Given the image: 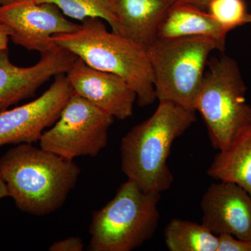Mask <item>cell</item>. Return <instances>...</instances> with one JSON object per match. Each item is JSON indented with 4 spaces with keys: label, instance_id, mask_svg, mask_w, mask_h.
<instances>
[{
    "label": "cell",
    "instance_id": "1",
    "mask_svg": "<svg viewBox=\"0 0 251 251\" xmlns=\"http://www.w3.org/2000/svg\"><path fill=\"white\" fill-rule=\"evenodd\" d=\"M80 168L74 160L18 144L0 158V175L20 210L46 216L62 207L76 185Z\"/></svg>",
    "mask_w": 251,
    "mask_h": 251
},
{
    "label": "cell",
    "instance_id": "2",
    "mask_svg": "<svg viewBox=\"0 0 251 251\" xmlns=\"http://www.w3.org/2000/svg\"><path fill=\"white\" fill-rule=\"evenodd\" d=\"M196 111L170 101H159L148 120L133 126L122 138V172L147 192L161 193L174 176L168 157L175 140L196 122Z\"/></svg>",
    "mask_w": 251,
    "mask_h": 251
},
{
    "label": "cell",
    "instance_id": "3",
    "mask_svg": "<svg viewBox=\"0 0 251 251\" xmlns=\"http://www.w3.org/2000/svg\"><path fill=\"white\" fill-rule=\"evenodd\" d=\"M52 40L94 69L122 77L137 95L141 107L156 99L153 74L146 49L108 31L102 19L87 18L78 29L56 34Z\"/></svg>",
    "mask_w": 251,
    "mask_h": 251
},
{
    "label": "cell",
    "instance_id": "4",
    "mask_svg": "<svg viewBox=\"0 0 251 251\" xmlns=\"http://www.w3.org/2000/svg\"><path fill=\"white\" fill-rule=\"evenodd\" d=\"M194 109L207 127L211 145L227 150L251 131V106L237 62L229 56L209 59Z\"/></svg>",
    "mask_w": 251,
    "mask_h": 251
},
{
    "label": "cell",
    "instance_id": "5",
    "mask_svg": "<svg viewBox=\"0 0 251 251\" xmlns=\"http://www.w3.org/2000/svg\"><path fill=\"white\" fill-rule=\"evenodd\" d=\"M161 193L147 192L127 180L113 199L94 212L90 251H130L152 238L160 220Z\"/></svg>",
    "mask_w": 251,
    "mask_h": 251
},
{
    "label": "cell",
    "instance_id": "6",
    "mask_svg": "<svg viewBox=\"0 0 251 251\" xmlns=\"http://www.w3.org/2000/svg\"><path fill=\"white\" fill-rule=\"evenodd\" d=\"M146 50L156 99L195 110L209 57L219 50L216 43L202 36L157 39Z\"/></svg>",
    "mask_w": 251,
    "mask_h": 251
},
{
    "label": "cell",
    "instance_id": "7",
    "mask_svg": "<svg viewBox=\"0 0 251 251\" xmlns=\"http://www.w3.org/2000/svg\"><path fill=\"white\" fill-rule=\"evenodd\" d=\"M115 118L73 92L58 120L39 140V147L69 160L95 157L108 144Z\"/></svg>",
    "mask_w": 251,
    "mask_h": 251
},
{
    "label": "cell",
    "instance_id": "8",
    "mask_svg": "<svg viewBox=\"0 0 251 251\" xmlns=\"http://www.w3.org/2000/svg\"><path fill=\"white\" fill-rule=\"evenodd\" d=\"M0 22L8 28L15 44L41 54L57 46L52 36L80 27L68 20L56 5L29 0L0 5Z\"/></svg>",
    "mask_w": 251,
    "mask_h": 251
},
{
    "label": "cell",
    "instance_id": "9",
    "mask_svg": "<svg viewBox=\"0 0 251 251\" xmlns=\"http://www.w3.org/2000/svg\"><path fill=\"white\" fill-rule=\"evenodd\" d=\"M73 92L67 75L60 74L39 98L0 112V147L39 141L46 128L58 120Z\"/></svg>",
    "mask_w": 251,
    "mask_h": 251
},
{
    "label": "cell",
    "instance_id": "10",
    "mask_svg": "<svg viewBox=\"0 0 251 251\" xmlns=\"http://www.w3.org/2000/svg\"><path fill=\"white\" fill-rule=\"evenodd\" d=\"M73 90L115 119L132 116L137 95L122 77L94 69L77 57L66 74Z\"/></svg>",
    "mask_w": 251,
    "mask_h": 251
},
{
    "label": "cell",
    "instance_id": "11",
    "mask_svg": "<svg viewBox=\"0 0 251 251\" xmlns=\"http://www.w3.org/2000/svg\"><path fill=\"white\" fill-rule=\"evenodd\" d=\"M201 206L202 224L213 234L251 239V196L244 188L226 181L213 183Z\"/></svg>",
    "mask_w": 251,
    "mask_h": 251
},
{
    "label": "cell",
    "instance_id": "12",
    "mask_svg": "<svg viewBox=\"0 0 251 251\" xmlns=\"http://www.w3.org/2000/svg\"><path fill=\"white\" fill-rule=\"evenodd\" d=\"M69 67V59L60 50L43 52L39 62L27 67L14 65L8 49L0 50V112L34 95L41 86L65 74Z\"/></svg>",
    "mask_w": 251,
    "mask_h": 251
},
{
    "label": "cell",
    "instance_id": "13",
    "mask_svg": "<svg viewBox=\"0 0 251 251\" xmlns=\"http://www.w3.org/2000/svg\"><path fill=\"white\" fill-rule=\"evenodd\" d=\"M174 0H115L120 34L146 49L158 39L161 23Z\"/></svg>",
    "mask_w": 251,
    "mask_h": 251
},
{
    "label": "cell",
    "instance_id": "14",
    "mask_svg": "<svg viewBox=\"0 0 251 251\" xmlns=\"http://www.w3.org/2000/svg\"><path fill=\"white\" fill-rule=\"evenodd\" d=\"M228 32L204 9L187 3L174 2L161 23L158 39L202 36L214 41L223 52Z\"/></svg>",
    "mask_w": 251,
    "mask_h": 251
},
{
    "label": "cell",
    "instance_id": "15",
    "mask_svg": "<svg viewBox=\"0 0 251 251\" xmlns=\"http://www.w3.org/2000/svg\"><path fill=\"white\" fill-rule=\"evenodd\" d=\"M206 173L216 181L237 184L251 196V131L219 151Z\"/></svg>",
    "mask_w": 251,
    "mask_h": 251
},
{
    "label": "cell",
    "instance_id": "16",
    "mask_svg": "<svg viewBox=\"0 0 251 251\" xmlns=\"http://www.w3.org/2000/svg\"><path fill=\"white\" fill-rule=\"evenodd\" d=\"M165 242L171 251H218L219 236L202 224L172 219L164 230Z\"/></svg>",
    "mask_w": 251,
    "mask_h": 251
},
{
    "label": "cell",
    "instance_id": "17",
    "mask_svg": "<svg viewBox=\"0 0 251 251\" xmlns=\"http://www.w3.org/2000/svg\"><path fill=\"white\" fill-rule=\"evenodd\" d=\"M36 3H51L73 19L81 22L98 18L109 24L113 32L120 34V23L115 12V0H29Z\"/></svg>",
    "mask_w": 251,
    "mask_h": 251
},
{
    "label": "cell",
    "instance_id": "18",
    "mask_svg": "<svg viewBox=\"0 0 251 251\" xmlns=\"http://www.w3.org/2000/svg\"><path fill=\"white\" fill-rule=\"evenodd\" d=\"M206 9L228 31L251 23V14L244 0H210Z\"/></svg>",
    "mask_w": 251,
    "mask_h": 251
},
{
    "label": "cell",
    "instance_id": "19",
    "mask_svg": "<svg viewBox=\"0 0 251 251\" xmlns=\"http://www.w3.org/2000/svg\"><path fill=\"white\" fill-rule=\"evenodd\" d=\"M218 251H251V239H239L230 234H221Z\"/></svg>",
    "mask_w": 251,
    "mask_h": 251
},
{
    "label": "cell",
    "instance_id": "20",
    "mask_svg": "<svg viewBox=\"0 0 251 251\" xmlns=\"http://www.w3.org/2000/svg\"><path fill=\"white\" fill-rule=\"evenodd\" d=\"M50 251H82L84 244L80 237H70L54 242L49 247Z\"/></svg>",
    "mask_w": 251,
    "mask_h": 251
},
{
    "label": "cell",
    "instance_id": "21",
    "mask_svg": "<svg viewBox=\"0 0 251 251\" xmlns=\"http://www.w3.org/2000/svg\"><path fill=\"white\" fill-rule=\"evenodd\" d=\"M10 32L8 28L0 22V50L8 49Z\"/></svg>",
    "mask_w": 251,
    "mask_h": 251
},
{
    "label": "cell",
    "instance_id": "22",
    "mask_svg": "<svg viewBox=\"0 0 251 251\" xmlns=\"http://www.w3.org/2000/svg\"><path fill=\"white\" fill-rule=\"evenodd\" d=\"M175 2L187 3V4L194 5L202 9H206L208 3L210 0H174Z\"/></svg>",
    "mask_w": 251,
    "mask_h": 251
},
{
    "label": "cell",
    "instance_id": "23",
    "mask_svg": "<svg viewBox=\"0 0 251 251\" xmlns=\"http://www.w3.org/2000/svg\"><path fill=\"white\" fill-rule=\"evenodd\" d=\"M6 197H10L9 190L4 179L0 175V200Z\"/></svg>",
    "mask_w": 251,
    "mask_h": 251
},
{
    "label": "cell",
    "instance_id": "24",
    "mask_svg": "<svg viewBox=\"0 0 251 251\" xmlns=\"http://www.w3.org/2000/svg\"><path fill=\"white\" fill-rule=\"evenodd\" d=\"M15 0H0V5H4L9 4Z\"/></svg>",
    "mask_w": 251,
    "mask_h": 251
}]
</instances>
